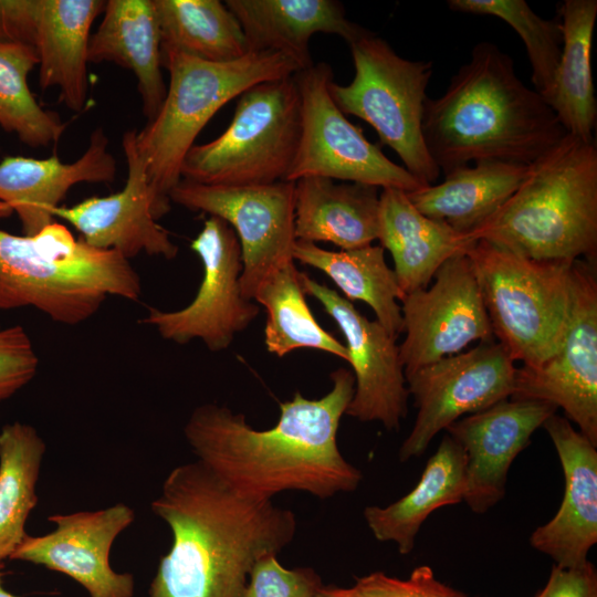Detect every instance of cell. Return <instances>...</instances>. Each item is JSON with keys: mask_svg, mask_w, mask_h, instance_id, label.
<instances>
[{"mask_svg": "<svg viewBox=\"0 0 597 597\" xmlns=\"http://www.w3.org/2000/svg\"><path fill=\"white\" fill-rule=\"evenodd\" d=\"M45 449L28 423L14 421L0 430V563L28 535L25 523L38 504L35 488Z\"/></svg>", "mask_w": 597, "mask_h": 597, "instance_id": "33", "label": "cell"}, {"mask_svg": "<svg viewBox=\"0 0 597 597\" xmlns=\"http://www.w3.org/2000/svg\"><path fill=\"white\" fill-rule=\"evenodd\" d=\"M562 53L548 105L567 134L594 142L597 101L591 48L597 18L596 0H565L558 7Z\"/></svg>", "mask_w": 597, "mask_h": 597, "instance_id": "29", "label": "cell"}, {"mask_svg": "<svg viewBox=\"0 0 597 597\" xmlns=\"http://www.w3.org/2000/svg\"><path fill=\"white\" fill-rule=\"evenodd\" d=\"M517 368L498 342H483L405 375L418 412L398 458L420 457L431 440L462 418L511 398Z\"/></svg>", "mask_w": 597, "mask_h": 597, "instance_id": "12", "label": "cell"}, {"mask_svg": "<svg viewBox=\"0 0 597 597\" xmlns=\"http://www.w3.org/2000/svg\"><path fill=\"white\" fill-rule=\"evenodd\" d=\"M378 189L325 177L296 180V240L331 242L342 250L371 244L378 238Z\"/></svg>", "mask_w": 597, "mask_h": 597, "instance_id": "26", "label": "cell"}, {"mask_svg": "<svg viewBox=\"0 0 597 597\" xmlns=\"http://www.w3.org/2000/svg\"><path fill=\"white\" fill-rule=\"evenodd\" d=\"M294 77L301 97L302 130L285 181L325 177L405 192L426 187L345 117L328 92L333 70L327 63L313 64Z\"/></svg>", "mask_w": 597, "mask_h": 597, "instance_id": "10", "label": "cell"}, {"mask_svg": "<svg viewBox=\"0 0 597 597\" xmlns=\"http://www.w3.org/2000/svg\"><path fill=\"white\" fill-rule=\"evenodd\" d=\"M332 388L320 399L296 391L280 404L274 427L252 428L243 413L226 406L200 405L185 427V438L216 476L238 493L262 500L284 491L318 499L353 492L362 472L341 453L337 431L355 391L353 373L331 374Z\"/></svg>", "mask_w": 597, "mask_h": 597, "instance_id": "1", "label": "cell"}, {"mask_svg": "<svg viewBox=\"0 0 597 597\" xmlns=\"http://www.w3.org/2000/svg\"><path fill=\"white\" fill-rule=\"evenodd\" d=\"M355 75L347 85L331 81L328 92L344 113L367 122L383 145L401 159L421 185L430 186L440 170L422 137V116L432 76L431 61L398 55L370 31L349 44Z\"/></svg>", "mask_w": 597, "mask_h": 597, "instance_id": "9", "label": "cell"}, {"mask_svg": "<svg viewBox=\"0 0 597 597\" xmlns=\"http://www.w3.org/2000/svg\"><path fill=\"white\" fill-rule=\"evenodd\" d=\"M161 64L169 72L166 97L157 115L135 136L156 220L169 212L184 158L213 115L249 87L300 72L292 59L271 51L249 52L227 63L167 53Z\"/></svg>", "mask_w": 597, "mask_h": 597, "instance_id": "6", "label": "cell"}, {"mask_svg": "<svg viewBox=\"0 0 597 597\" xmlns=\"http://www.w3.org/2000/svg\"><path fill=\"white\" fill-rule=\"evenodd\" d=\"M302 284L305 293L316 298L336 322L346 342L355 391L345 415L398 430L408 413L409 394L397 338L327 285L305 273Z\"/></svg>", "mask_w": 597, "mask_h": 597, "instance_id": "16", "label": "cell"}, {"mask_svg": "<svg viewBox=\"0 0 597 597\" xmlns=\"http://www.w3.org/2000/svg\"><path fill=\"white\" fill-rule=\"evenodd\" d=\"M239 21L249 52H277L300 71L314 63L310 40L316 33L336 34L348 45L369 31L347 19L335 0H227Z\"/></svg>", "mask_w": 597, "mask_h": 597, "instance_id": "22", "label": "cell"}, {"mask_svg": "<svg viewBox=\"0 0 597 597\" xmlns=\"http://www.w3.org/2000/svg\"><path fill=\"white\" fill-rule=\"evenodd\" d=\"M135 136L136 129H129L122 138L128 172L122 190L86 198L71 207L59 206L52 216L72 224L91 247L115 250L127 260L142 252L171 260L178 247L153 214L150 190Z\"/></svg>", "mask_w": 597, "mask_h": 597, "instance_id": "19", "label": "cell"}, {"mask_svg": "<svg viewBox=\"0 0 597 597\" xmlns=\"http://www.w3.org/2000/svg\"><path fill=\"white\" fill-rule=\"evenodd\" d=\"M190 249L201 261L203 276L193 300L177 311L149 307L140 321L170 342L200 339L211 352H222L259 315L260 307L241 293L242 254L234 230L209 216Z\"/></svg>", "mask_w": 597, "mask_h": 597, "instance_id": "13", "label": "cell"}, {"mask_svg": "<svg viewBox=\"0 0 597 597\" xmlns=\"http://www.w3.org/2000/svg\"><path fill=\"white\" fill-rule=\"evenodd\" d=\"M467 493L465 455L462 448L444 434L429 458L417 485L398 501L370 505L365 521L379 542H392L400 554H409L418 532L436 510L464 501Z\"/></svg>", "mask_w": 597, "mask_h": 597, "instance_id": "28", "label": "cell"}, {"mask_svg": "<svg viewBox=\"0 0 597 597\" xmlns=\"http://www.w3.org/2000/svg\"><path fill=\"white\" fill-rule=\"evenodd\" d=\"M8 214V207L6 203L0 201V218H6Z\"/></svg>", "mask_w": 597, "mask_h": 597, "instance_id": "43", "label": "cell"}, {"mask_svg": "<svg viewBox=\"0 0 597 597\" xmlns=\"http://www.w3.org/2000/svg\"><path fill=\"white\" fill-rule=\"evenodd\" d=\"M564 472V496L554 517L530 536L536 551L559 567H578L597 542V450L570 421L556 413L543 425Z\"/></svg>", "mask_w": 597, "mask_h": 597, "instance_id": "20", "label": "cell"}, {"mask_svg": "<svg viewBox=\"0 0 597 597\" xmlns=\"http://www.w3.org/2000/svg\"><path fill=\"white\" fill-rule=\"evenodd\" d=\"M38 63L36 51L30 45H0V127L32 148L55 144L66 128L29 88L28 75Z\"/></svg>", "mask_w": 597, "mask_h": 597, "instance_id": "34", "label": "cell"}, {"mask_svg": "<svg viewBox=\"0 0 597 597\" xmlns=\"http://www.w3.org/2000/svg\"><path fill=\"white\" fill-rule=\"evenodd\" d=\"M433 280L431 287L400 300L406 336L398 347L405 375L461 353L474 341H495L467 253L447 260Z\"/></svg>", "mask_w": 597, "mask_h": 597, "instance_id": "15", "label": "cell"}, {"mask_svg": "<svg viewBox=\"0 0 597 597\" xmlns=\"http://www.w3.org/2000/svg\"><path fill=\"white\" fill-rule=\"evenodd\" d=\"M536 597H597V573L587 561L578 567L554 565L547 584Z\"/></svg>", "mask_w": 597, "mask_h": 597, "instance_id": "40", "label": "cell"}, {"mask_svg": "<svg viewBox=\"0 0 597 597\" xmlns=\"http://www.w3.org/2000/svg\"><path fill=\"white\" fill-rule=\"evenodd\" d=\"M493 336L514 362L537 369L561 348L570 304V264L536 261L478 240L467 251Z\"/></svg>", "mask_w": 597, "mask_h": 597, "instance_id": "7", "label": "cell"}, {"mask_svg": "<svg viewBox=\"0 0 597 597\" xmlns=\"http://www.w3.org/2000/svg\"><path fill=\"white\" fill-rule=\"evenodd\" d=\"M315 597H342L335 590L334 586H323Z\"/></svg>", "mask_w": 597, "mask_h": 597, "instance_id": "41", "label": "cell"}, {"mask_svg": "<svg viewBox=\"0 0 597 597\" xmlns=\"http://www.w3.org/2000/svg\"><path fill=\"white\" fill-rule=\"evenodd\" d=\"M394 261L404 294L426 289L449 259L467 253L475 241L446 222L422 214L407 192L384 188L379 193L378 238Z\"/></svg>", "mask_w": 597, "mask_h": 597, "instance_id": "23", "label": "cell"}, {"mask_svg": "<svg viewBox=\"0 0 597 597\" xmlns=\"http://www.w3.org/2000/svg\"><path fill=\"white\" fill-rule=\"evenodd\" d=\"M381 245L329 251L316 243L296 240L293 259L325 273L348 301H363L394 337L404 333L401 308L404 297L397 277L385 260Z\"/></svg>", "mask_w": 597, "mask_h": 597, "instance_id": "30", "label": "cell"}, {"mask_svg": "<svg viewBox=\"0 0 597 597\" xmlns=\"http://www.w3.org/2000/svg\"><path fill=\"white\" fill-rule=\"evenodd\" d=\"M276 556H263L254 564L242 597H315L323 588L312 567L285 568Z\"/></svg>", "mask_w": 597, "mask_h": 597, "instance_id": "36", "label": "cell"}, {"mask_svg": "<svg viewBox=\"0 0 597 597\" xmlns=\"http://www.w3.org/2000/svg\"><path fill=\"white\" fill-rule=\"evenodd\" d=\"M305 295L302 273L294 262L273 271L256 286L252 301L266 311L264 344L268 352L283 357L295 349L312 348L348 362L345 344L317 323Z\"/></svg>", "mask_w": 597, "mask_h": 597, "instance_id": "32", "label": "cell"}, {"mask_svg": "<svg viewBox=\"0 0 597 597\" xmlns=\"http://www.w3.org/2000/svg\"><path fill=\"white\" fill-rule=\"evenodd\" d=\"M87 61L112 62L132 71L150 122L167 93L161 74L160 30L154 0H108L91 35Z\"/></svg>", "mask_w": 597, "mask_h": 597, "instance_id": "24", "label": "cell"}, {"mask_svg": "<svg viewBox=\"0 0 597 597\" xmlns=\"http://www.w3.org/2000/svg\"><path fill=\"white\" fill-rule=\"evenodd\" d=\"M140 293L129 260L76 240L62 223L33 235L0 230V310L31 306L54 322L77 325L109 295L136 302Z\"/></svg>", "mask_w": 597, "mask_h": 597, "instance_id": "5", "label": "cell"}, {"mask_svg": "<svg viewBox=\"0 0 597 597\" xmlns=\"http://www.w3.org/2000/svg\"><path fill=\"white\" fill-rule=\"evenodd\" d=\"M335 590L342 597H467L439 582L426 565L415 568L405 580L375 572L356 578L349 588L335 587Z\"/></svg>", "mask_w": 597, "mask_h": 597, "instance_id": "37", "label": "cell"}, {"mask_svg": "<svg viewBox=\"0 0 597 597\" xmlns=\"http://www.w3.org/2000/svg\"><path fill=\"white\" fill-rule=\"evenodd\" d=\"M3 564L0 563V597H18L13 594H11L10 591H8L4 587H3V582H2V578H3Z\"/></svg>", "mask_w": 597, "mask_h": 597, "instance_id": "42", "label": "cell"}, {"mask_svg": "<svg viewBox=\"0 0 597 597\" xmlns=\"http://www.w3.org/2000/svg\"><path fill=\"white\" fill-rule=\"evenodd\" d=\"M38 367L39 357L24 327L0 328V401L28 385Z\"/></svg>", "mask_w": 597, "mask_h": 597, "instance_id": "38", "label": "cell"}, {"mask_svg": "<svg viewBox=\"0 0 597 597\" xmlns=\"http://www.w3.org/2000/svg\"><path fill=\"white\" fill-rule=\"evenodd\" d=\"M150 506L171 545L148 597H242L254 564L297 528L291 510L238 493L197 460L174 468Z\"/></svg>", "mask_w": 597, "mask_h": 597, "instance_id": "2", "label": "cell"}, {"mask_svg": "<svg viewBox=\"0 0 597 597\" xmlns=\"http://www.w3.org/2000/svg\"><path fill=\"white\" fill-rule=\"evenodd\" d=\"M107 146L104 129L97 127L73 163H63L56 155L45 159L8 156L0 161V201L17 213L23 234L33 235L52 223L53 209L73 186L114 181L116 161Z\"/></svg>", "mask_w": 597, "mask_h": 597, "instance_id": "21", "label": "cell"}, {"mask_svg": "<svg viewBox=\"0 0 597 597\" xmlns=\"http://www.w3.org/2000/svg\"><path fill=\"white\" fill-rule=\"evenodd\" d=\"M545 100L517 76L512 57L489 41L451 77L422 116L426 148L444 175L471 163L530 166L565 135Z\"/></svg>", "mask_w": 597, "mask_h": 597, "instance_id": "3", "label": "cell"}, {"mask_svg": "<svg viewBox=\"0 0 597 597\" xmlns=\"http://www.w3.org/2000/svg\"><path fill=\"white\" fill-rule=\"evenodd\" d=\"M161 55L180 53L227 63L249 53L243 30L219 0H154Z\"/></svg>", "mask_w": 597, "mask_h": 597, "instance_id": "31", "label": "cell"}, {"mask_svg": "<svg viewBox=\"0 0 597 597\" xmlns=\"http://www.w3.org/2000/svg\"><path fill=\"white\" fill-rule=\"evenodd\" d=\"M104 0H40L34 49L39 85L57 87L60 100L81 112L87 97V50L91 28Z\"/></svg>", "mask_w": 597, "mask_h": 597, "instance_id": "25", "label": "cell"}, {"mask_svg": "<svg viewBox=\"0 0 597 597\" xmlns=\"http://www.w3.org/2000/svg\"><path fill=\"white\" fill-rule=\"evenodd\" d=\"M457 12L493 15L506 22L521 36L532 70V83L548 104L562 53L559 20L536 14L524 0H449Z\"/></svg>", "mask_w": 597, "mask_h": 597, "instance_id": "35", "label": "cell"}, {"mask_svg": "<svg viewBox=\"0 0 597 597\" xmlns=\"http://www.w3.org/2000/svg\"><path fill=\"white\" fill-rule=\"evenodd\" d=\"M40 0H0V45L34 48Z\"/></svg>", "mask_w": 597, "mask_h": 597, "instance_id": "39", "label": "cell"}, {"mask_svg": "<svg viewBox=\"0 0 597 597\" xmlns=\"http://www.w3.org/2000/svg\"><path fill=\"white\" fill-rule=\"evenodd\" d=\"M469 238L536 261L596 262L597 148L566 134Z\"/></svg>", "mask_w": 597, "mask_h": 597, "instance_id": "4", "label": "cell"}, {"mask_svg": "<svg viewBox=\"0 0 597 597\" xmlns=\"http://www.w3.org/2000/svg\"><path fill=\"white\" fill-rule=\"evenodd\" d=\"M170 201L218 217L234 230L242 254L240 287L248 300L269 274L294 262V181L210 186L181 179Z\"/></svg>", "mask_w": 597, "mask_h": 597, "instance_id": "11", "label": "cell"}, {"mask_svg": "<svg viewBox=\"0 0 597 597\" xmlns=\"http://www.w3.org/2000/svg\"><path fill=\"white\" fill-rule=\"evenodd\" d=\"M53 531L27 535L9 559L62 573L80 584L90 597H133L130 573H118L109 563L116 537L135 520L134 510L116 503L97 511L53 514Z\"/></svg>", "mask_w": 597, "mask_h": 597, "instance_id": "17", "label": "cell"}, {"mask_svg": "<svg viewBox=\"0 0 597 597\" xmlns=\"http://www.w3.org/2000/svg\"><path fill=\"white\" fill-rule=\"evenodd\" d=\"M556 410L545 401L507 398L447 427L465 455L464 502L472 512L483 514L504 498L512 462Z\"/></svg>", "mask_w": 597, "mask_h": 597, "instance_id": "18", "label": "cell"}, {"mask_svg": "<svg viewBox=\"0 0 597 597\" xmlns=\"http://www.w3.org/2000/svg\"><path fill=\"white\" fill-rule=\"evenodd\" d=\"M528 166L481 161L444 175V180L407 192L422 214L468 235L492 217L515 192Z\"/></svg>", "mask_w": 597, "mask_h": 597, "instance_id": "27", "label": "cell"}, {"mask_svg": "<svg viewBox=\"0 0 597 597\" xmlns=\"http://www.w3.org/2000/svg\"><path fill=\"white\" fill-rule=\"evenodd\" d=\"M301 130V97L294 75L258 83L239 96L232 121L220 136L189 149L181 179L210 186L285 181Z\"/></svg>", "mask_w": 597, "mask_h": 597, "instance_id": "8", "label": "cell"}, {"mask_svg": "<svg viewBox=\"0 0 597 597\" xmlns=\"http://www.w3.org/2000/svg\"><path fill=\"white\" fill-rule=\"evenodd\" d=\"M572 304L559 350L537 369L517 368L512 399L541 400L561 408L597 447L596 262L570 264Z\"/></svg>", "mask_w": 597, "mask_h": 597, "instance_id": "14", "label": "cell"}]
</instances>
